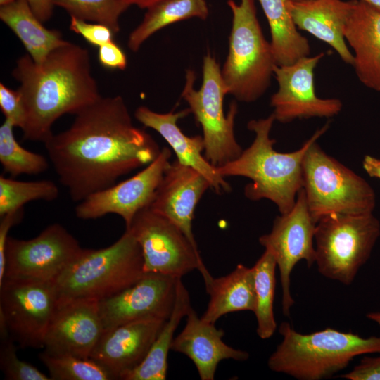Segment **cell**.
I'll use <instances>...</instances> for the list:
<instances>
[{
    "label": "cell",
    "instance_id": "obj_1",
    "mask_svg": "<svg viewBox=\"0 0 380 380\" xmlns=\"http://www.w3.org/2000/svg\"><path fill=\"white\" fill-rule=\"evenodd\" d=\"M75 115L68 129L44 142L60 182L75 202L147 166L160 153L156 140L133 124L120 96H101Z\"/></svg>",
    "mask_w": 380,
    "mask_h": 380
},
{
    "label": "cell",
    "instance_id": "obj_2",
    "mask_svg": "<svg viewBox=\"0 0 380 380\" xmlns=\"http://www.w3.org/2000/svg\"><path fill=\"white\" fill-rule=\"evenodd\" d=\"M25 110L24 140L46 141L51 127L64 114H77L98 100L97 83L91 75L86 49L66 42L41 63L29 54L20 57L13 70Z\"/></svg>",
    "mask_w": 380,
    "mask_h": 380
},
{
    "label": "cell",
    "instance_id": "obj_3",
    "mask_svg": "<svg viewBox=\"0 0 380 380\" xmlns=\"http://www.w3.org/2000/svg\"><path fill=\"white\" fill-rule=\"evenodd\" d=\"M275 119L272 113L265 118L251 120L247 128L254 132L252 144L234 160L217 167L224 178L243 177L251 183L244 188L245 196L253 201L268 199L281 214L289 212L303 188V160L306 151L329 129L326 123L300 148L281 153L274 148L276 140L270 137Z\"/></svg>",
    "mask_w": 380,
    "mask_h": 380
},
{
    "label": "cell",
    "instance_id": "obj_4",
    "mask_svg": "<svg viewBox=\"0 0 380 380\" xmlns=\"http://www.w3.org/2000/svg\"><path fill=\"white\" fill-rule=\"evenodd\" d=\"M281 342L268 367L300 380H319L346 368L356 356L380 353V337L364 338L331 328L302 334L288 323L279 327Z\"/></svg>",
    "mask_w": 380,
    "mask_h": 380
},
{
    "label": "cell",
    "instance_id": "obj_5",
    "mask_svg": "<svg viewBox=\"0 0 380 380\" xmlns=\"http://www.w3.org/2000/svg\"><path fill=\"white\" fill-rule=\"evenodd\" d=\"M145 274L141 248L125 229L118 241L106 248H83L53 283L59 302L99 301L132 285Z\"/></svg>",
    "mask_w": 380,
    "mask_h": 380
},
{
    "label": "cell",
    "instance_id": "obj_6",
    "mask_svg": "<svg viewBox=\"0 0 380 380\" xmlns=\"http://www.w3.org/2000/svg\"><path fill=\"white\" fill-rule=\"evenodd\" d=\"M232 13L229 51L221 69L229 94L251 103L267 90L276 62L256 15L255 0H228Z\"/></svg>",
    "mask_w": 380,
    "mask_h": 380
},
{
    "label": "cell",
    "instance_id": "obj_7",
    "mask_svg": "<svg viewBox=\"0 0 380 380\" xmlns=\"http://www.w3.org/2000/svg\"><path fill=\"white\" fill-rule=\"evenodd\" d=\"M303 189L316 223L330 214L372 213L376 205L369 184L324 152L317 141L303 158Z\"/></svg>",
    "mask_w": 380,
    "mask_h": 380
},
{
    "label": "cell",
    "instance_id": "obj_8",
    "mask_svg": "<svg viewBox=\"0 0 380 380\" xmlns=\"http://www.w3.org/2000/svg\"><path fill=\"white\" fill-rule=\"evenodd\" d=\"M194 71H186L182 98L187 103L191 113L203 130L204 156L219 167L236 159L243 149L234 134L235 118L238 113L236 101H232L227 115L224 99L229 94L222 77L220 64L210 53L203 61V81L199 89H194Z\"/></svg>",
    "mask_w": 380,
    "mask_h": 380
},
{
    "label": "cell",
    "instance_id": "obj_9",
    "mask_svg": "<svg viewBox=\"0 0 380 380\" xmlns=\"http://www.w3.org/2000/svg\"><path fill=\"white\" fill-rule=\"evenodd\" d=\"M379 236L380 223L372 213H334L322 217L316 223L314 237L319 272L350 284Z\"/></svg>",
    "mask_w": 380,
    "mask_h": 380
},
{
    "label": "cell",
    "instance_id": "obj_10",
    "mask_svg": "<svg viewBox=\"0 0 380 380\" xmlns=\"http://www.w3.org/2000/svg\"><path fill=\"white\" fill-rule=\"evenodd\" d=\"M138 242L146 273H160L182 278L198 270L207 282L211 274L199 251L171 220L149 207L139 210L126 227Z\"/></svg>",
    "mask_w": 380,
    "mask_h": 380
},
{
    "label": "cell",
    "instance_id": "obj_11",
    "mask_svg": "<svg viewBox=\"0 0 380 380\" xmlns=\"http://www.w3.org/2000/svg\"><path fill=\"white\" fill-rule=\"evenodd\" d=\"M58 304L53 281L5 277L0 283V320L23 348H43Z\"/></svg>",
    "mask_w": 380,
    "mask_h": 380
},
{
    "label": "cell",
    "instance_id": "obj_12",
    "mask_svg": "<svg viewBox=\"0 0 380 380\" xmlns=\"http://www.w3.org/2000/svg\"><path fill=\"white\" fill-rule=\"evenodd\" d=\"M82 250L77 240L58 223L49 225L29 240L8 236L4 278L54 281Z\"/></svg>",
    "mask_w": 380,
    "mask_h": 380
},
{
    "label": "cell",
    "instance_id": "obj_13",
    "mask_svg": "<svg viewBox=\"0 0 380 380\" xmlns=\"http://www.w3.org/2000/svg\"><path fill=\"white\" fill-rule=\"evenodd\" d=\"M315 227L302 188L291 210L277 216L270 232L259 237V243L272 254L279 268L282 311L286 317L294 304L290 291V276L294 266L301 260L306 261L308 267L315 263Z\"/></svg>",
    "mask_w": 380,
    "mask_h": 380
},
{
    "label": "cell",
    "instance_id": "obj_14",
    "mask_svg": "<svg viewBox=\"0 0 380 380\" xmlns=\"http://www.w3.org/2000/svg\"><path fill=\"white\" fill-rule=\"evenodd\" d=\"M324 56L321 52L289 65H275L278 89L270 98V106L276 121L289 123L296 119L331 118L341 111L340 99H322L316 94L315 70Z\"/></svg>",
    "mask_w": 380,
    "mask_h": 380
},
{
    "label": "cell",
    "instance_id": "obj_15",
    "mask_svg": "<svg viewBox=\"0 0 380 380\" xmlns=\"http://www.w3.org/2000/svg\"><path fill=\"white\" fill-rule=\"evenodd\" d=\"M178 279L146 273L129 287L98 301L103 332L138 320H167L175 306Z\"/></svg>",
    "mask_w": 380,
    "mask_h": 380
},
{
    "label": "cell",
    "instance_id": "obj_16",
    "mask_svg": "<svg viewBox=\"0 0 380 380\" xmlns=\"http://www.w3.org/2000/svg\"><path fill=\"white\" fill-rule=\"evenodd\" d=\"M171 151L161 148L158 157L142 170L119 183L96 191L79 202L75 215L81 220H94L116 214L127 227L135 215L148 207L170 163Z\"/></svg>",
    "mask_w": 380,
    "mask_h": 380
},
{
    "label": "cell",
    "instance_id": "obj_17",
    "mask_svg": "<svg viewBox=\"0 0 380 380\" xmlns=\"http://www.w3.org/2000/svg\"><path fill=\"white\" fill-rule=\"evenodd\" d=\"M103 333L97 300L59 302L45 334L44 350L89 358Z\"/></svg>",
    "mask_w": 380,
    "mask_h": 380
},
{
    "label": "cell",
    "instance_id": "obj_18",
    "mask_svg": "<svg viewBox=\"0 0 380 380\" xmlns=\"http://www.w3.org/2000/svg\"><path fill=\"white\" fill-rule=\"evenodd\" d=\"M209 188L210 184L202 174L177 160L165 168L148 207L174 222L198 248L192 220L198 203Z\"/></svg>",
    "mask_w": 380,
    "mask_h": 380
},
{
    "label": "cell",
    "instance_id": "obj_19",
    "mask_svg": "<svg viewBox=\"0 0 380 380\" xmlns=\"http://www.w3.org/2000/svg\"><path fill=\"white\" fill-rule=\"evenodd\" d=\"M166 320L142 319L104 331L89 358L122 379L146 357Z\"/></svg>",
    "mask_w": 380,
    "mask_h": 380
},
{
    "label": "cell",
    "instance_id": "obj_20",
    "mask_svg": "<svg viewBox=\"0 0 380 380\" xmlns=\"http://www.w3.org/2000/svg\"><path fill=\"white\" fill-rule=\"evenodd\" d=\"M182 331L174 338L171 350L187 356L201 380H213L219 363L224 360L246 361L249 354L227 345L224 332L215 324L205 322L191 307Z\"/></svg>",
    "mask_w": 380,
    "mask_h": 380
},
{
    "label": "cell",
    "instance_id": "obj_21",
    "mask_svg": "<svg viewBox=\"0 0 380 380\" xmlns=\"http://www.w3.org/2000/svg\"><path fill=\"white\" fill-rule=\"evenodd\" d=\"M191 113L189 108L175 113L155 112L141 106L134 113L135 118L144 127L156 131L171 146L177 160L182 165L191 167L202 174L217 194L231 191L230 184L203 155L205 144L203 136L188 137L182 132L177 121Z\"/></svg>",
    "mask_w": 380,
    "mask_h": 380
},
{
    "label": "cell",
    "instance_id": "obj_22",
    "mask_svg": "<svg viewBox=\"0 0 380 380\" xmlns=\"http://www.w3.org/2000/svg\"><path fill=\"white\" fill-rule=\"evenodd\" d=\"M344 38L354 51L353 67L360 82L380 91V10L353 0Z\"/></svg>",
    "mask_w": 380,
    "mask_h": 380
},
{
    "label": "cell",
    "instance_id": "obj_23",
    "mask_svg": "<svg viewBox=\"0 0 380 380\" xmlns=\"http://www.w3.org/2000/svg\"><path fill=\"white\" fill-rule=\"evenodd\" d=\"M353 0H304L291 3V14L298 30L331 46L341 59L353 65L354 57L344 38V28Z\"/></svg>",
    "mask_w": 380,
    "mask_h": 380
},
{
    "label": "cell",
    "instance_id": "obj_24",
    "mask_svg": "<svg viewBox=\"0 0 380 380\" xmlns=\"http://www.w3.org/2000/svg\"><path fill=\"white\" fill-rule=\"evenodd\" d=\"M210 296L208 306L201 319L215 324L222 316L239 311H252L255 308V293L253 267L238 264L227 275L211 277L205 283Z\"/></svg>",
    "mask_w": 380,
    "mask_h": 380
},
{
    "label": "cell",
    "instance_id": "obj_25",
    "mask_svg": "<svg viewBox=\"0 0 380 380\" xmlns=\"http://www.w3.org/2000/svg\"><path fill=\"white\" fill-rule=\"evenodd\" d=\"M1 20L15 34L36 63L67 41L56 30L46 28L32 11L27 0H16L1 6Z\"/></svg>",
    "mask_w": 380,
    "mask_h": 380
},
{
    "label": "cell",
    "instance_id": "obj_26",
    "mask_svg": "<svg viewBox=\"0 0 380 380\" xmlns=\"http://www.w3.org/2000/svg\"><path fill=\"white\" fill-rule=\"evenodd\" d=\"M258 1L269 24L276 64L289 65L309 56V41L298 31L292 17V0Z\"/></svg>",
    "mask_w": 380,
    "mask_h": 380
},
{
    "label": "cell",
    "instance_id": "obj_27",
    "mask_svg": "<svg viewBox=\"0 0 380 380\" xmlns=\"http://www.w3.org/2000/svg\"><path fill=\"white\" fill-rule=\"evenodd\" d=\"M191 305L188 290L179 278L175 306L170 317L165 321L146 357L123 380H165L167 374V356L171 350L174 334Z\"/></svg>",
    "mask_w": 380,
    "mask_h": 380
},
{
    "label": "cell",
    "instance_id": "obj_28",
    "mask_svg": "<svg viewBox=\"0 0 380 380\" xmlns=\"http://www.w3.org/2000/svg\"><path fill=\"white\" fill-rule=\"evenodd\" d=\"M209 14L205 0H161L147 8L141 23L129 35L127 45L132 51L158 30L177 22L198 18L205 20Z\"/></svg>",
    "mask_w": 380,
    "mask_h": 380
},
{
    "label": "cell",
    "instance_id": "obj_29",
    "mask_svg": "<svg viewBox=\"0 0 380 380\" xmlns=\"http://www.w3.org/2000/svg\"><path fill=\"white\" fill-rule=\"evenodd\" d=\"M276 260L272 254L265 250L253 265L256 332L262 339L270 338L274 333L277 323L274 315V299L276 289Z\"/></svg>",
    "mask_w": 380,
    "mask_h": 380
},
{
    "label": "cell",
    "instance_id": "obj_30",
    "mask_svg": "<svg viewBox=\"0 0 380 380\" xmlns=\"http://www.w3.org/2000/svg\"><path fill=\"white\" fill-rule=\"evenodd\" d=\"M14 127L6 119L0 127V163L4 171L12 177L45 172L49 167L47 159L24 148L15 138Z\"/></svg>",
    "mask_w": 380,
    "mask_h": 380
},
{
    "label": "cell",
    "instance_id": "obj_31",
    "mask_svg": "<svg viewBox=\"0 0 380 380\" xmlns=\"http://www.w3.org/2000/svg\"><path fill=\"white\" fill-rule=\"evenodd\" d=\"M59 196L56 184L50 180L18 181L0 176V217L23 208L36 200L51 201Z\"/></svg>",
    "mask_w": 380,
    "mask_h": 380
},
{
    "label": "cell",
    "instance_id": "obj_32",
    "mask_svg": "<svg viewBox=\"0 0 380 380\" xmlns=\"http://www.w3.org/2000/svg\"><path fill=\"white\" fill-rule=\"evenodd\" d=\"M41 362L49 372L51 380H112L110 374L91 358L70 354H51L42 351Z\"/></svg>",
    "mask_w": 380,
    "mask_h": 380
},
{
    "label": "cell",
    "instance_id": "obj_33",
    "mask_svg": "<svg viewBox=\"0 0 380 380\" xmlns=\"http://www.w3.org/2000/svg\"><path fill=\"white\" fill-rule=\"evenodd\" d=\"M70 15L108 26L114 34L120 30L119 18L130 6L124 0H53Z\"/></svg>",
    "mask_w": 380,
    "mask_h": 380
},
{
    "label": "cell",
    "instance_id": "obj_34",
    "mask_svg": "<svg viewBox=\"0 0 380 380\" xmlns=\"http://www.w3.org/2000/svg\"><path fill=\"white\" fill-rule=\"evenodd\" d=\"M0 368L8 380H51L32 365L18 358L14 340L7 330L0 331Z\"/></svg>",
    "mask_w": 380,
    "mask_h": 380
},
{
    "label": "cell",
    "instance_id": "obj_35",
    "mask_svg": "<svg viewBox=\"0 0 380 380\" xmlns=\"http://www.w3.org/2000/svg\"><path fill=\"white\" fill-rule=\"evenodd\" d=\"M0 108L5 116L14 127L23 128L25 110L18 90L14 91L3 83L0 84Z\"/></svg>",
    "mask_w": 380,
    "mask_h": 380
},
{
    "label": "cell",
    "instance_id": "obj_36",
    "mask_svg": "<svg viewBox=\"0 0 380 380\" xmlns=\"http://www.w3.org/2000/svg\"><path fill=\"white\" fill-rule=\"evenodd\" d=\"M70 30L82 35L89 44L100 46L113 42L114 32L108 26L100 23H90L70 17Z\"/></svg>",
    "mask_w": 380,
    "mask_h": 380
},
{
    "label": "cell",
    "instance_id": "obj_37",
    "mask_svg": "<svg viewBox=\"0 0 380 380\" xmlns=\"http://www.w3.org/2000/svg\"><path fill=\"white\" fill-rule=\"evenodd\" d=\"M341 377L349 380H380V355L364 357L350 372Z\"/></svg>",
    "mask_w": 380,
    "mask_h": 380
},
{
    "label": "cell",
    "instance_id": "obj_38",
    "mask_svg": "<svg viewBox=\"0 0 380 380\" xmlns=\"http://www.w3.org/2000/svg\"><path fill=\"white\" fill-rule=\"evenodd\" d=\"M98 59L100 64L106 68L125 70L127 67L125 52L113 41L99 46Z\"/></svg>",
    "mask_w": 380,
    "mask_h": 380
},
{
    "label": "cell",
    "instance_id": "obj_39",
    "mask_svg": "<svg viewBox=\"0 0 380 380\" xmlns=\"http://www.w3.org/2000/svg\"><path fill=\"white\" fill-rule=\"evenodd\" d=\"M23 208L1 217L0 221V283L3 281L6 268V246L11 228L23 219Z\"/></svg>",
    "mask_w": 380,
    "mask_h": 380
},
{
    "label": "cell",
    "instance_id": "obj_40",
    "mask_svg": "<svg viewBox=\"0 0 380 380\" xmlns=\"http://www.w3.org/2000/svg\"><path fill=\"white\" fill-rule=\"evenodd\" d=\"M27 1L33 13L42 22H46L51 18L54 6L53 0Z\"/></svg>",
    "mask_w": 380,
    "mask_h": 380
},
{
    "label": "cell",
    "instance_id": "obj_41",
    "mask_svg": "<svg viewBox=\"0 0 380 380\" xmlns=\"http://www.w3.org/2000/svg\"><path fill=\"white\" fill-rule=\"evenodd\" d=\"M362 167L370 177L380 179V159L365 155L362 160Z\"/></svg>",
    "mask_w": 380,
    "mask_h": 380
},
{
    "label": "cell",
    "instance_id": "obj_42",
    "mask_svg": "<svg viewBox=\"0 0 380 380\" xmlns=\"http://www.w3.org/2000/svg\"><path fill=\"white\" fill-rule=\"evenodd\" d=\"M129 6L135 5L141 8H147L161 0H124Z\"/></svg>",
    "mask_w": 380,
    "mask_h": 380
},
{
    "label": "cell",
    "instance_id": "obj_43",
    "mask_svg": "<svg viewBox=\"0 0 380 380\" xmlns=\"http://www.w3.org/2000/svg\"><path fill=\"white\" fill-rule=\"evenodd\" d=\"M366 317L375 322L380 327V312H373L367 314Z\"/></svg>",
    "mask_w": 380,
    "mask_h": 380
},
{
    "label": "cell",
    "instance_id": "obj_44",
    "mask_svg": "<svg viewBox=\"0 0 380 380\" xmlns=\"http://www.w3.org/2000/svg\"><path fill=\"white\" fill-rule=\"evenodd\" d=\"M371 5L372 6L380 10V0H361Z\"/></svg>",
    "mask_w": 380,
    "mask_h": 380
},
{
    "label": "cell",
    "instance_id": "obj_45",
    "mask_svg": "<svg viewBox=\"0 0 380 380\" xmlns=\"http://www.w3.org/2000/svg\"><path fill=\"white\" fill-rule=\"evenodd\" d=\"M16 0H0L1 6H4L13 3Z\"/></svg>",
    "mask_w": 380,
    "mask_h": 380
},
{
    "label": "cell",
    "instance_id": "obj_46",
    "mask_svg": "<svg viewBox=\"0 0 380 380\" xmlns=\"http://www.w3.org/2000/svg\"><path fill=\"white\" fill-rule=\"evenodd\" d=\"M293 1H304V0H292Z\"/></svg>",
    "mask_w": 380,
    "mask_h": 380
}]
</instances>
